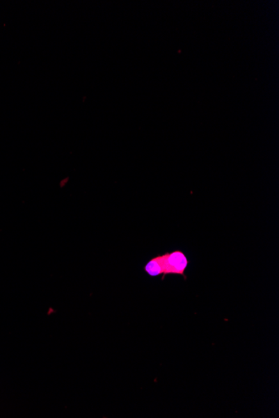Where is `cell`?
Wrapping results in <instances>:
<instances>
[{
    "mask_svg": "<svg viewBox=\"0 0 279 418\" xmlns=\"http://www.w3.org/2000/svg\"><path fill=\"white\" fill-rule=\"evenodd\" d=\"M164 263V275L161 279L164 280L166 275H181L186 280V271L189 265L186 255L181 250H173L172 252H166L161 255Z\"/></svg>",
    "mask_w": 279,
    "mask_h": 418,
    "instance_id": "cell-1",
    "label": "cell"
},
{
    "mask_svg": "<svg viewBox=\"0 0 279 418\" xmlns=\"http://www.w3.org/2000/svg\"><path fill=\"white\" fill-rule=\"evenodd\" d=\"M164 263L161 255L153 257L144 266V271L149 277L157 278L164 275Z\"/></svg>",
    "mask_w": 279,
    "mask_h": 418,
    "instance_id": "cell-2",
    "label": "cell"
}]
</instances>
